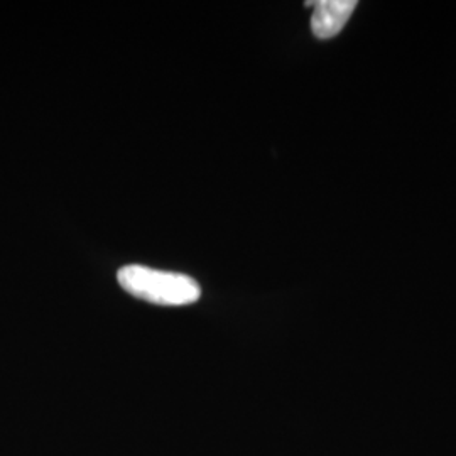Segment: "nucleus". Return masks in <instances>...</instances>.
<instances>
[{"instance_id": "2", "label": "nucleus", "mask_w": 456, "mask_h": 456, "mask_svg": "<svg viewBox=\"0 0 456 456\" xmlns=\"http://www.w3.org/2000/svg\"><path fill=\"white\" fill-rule=\"evenodd\" d=\"M314 5L311 16V31L318 39H330L340 34L350 16L354 14L357 2L355 0H320L306 2Z\"/></svg>"}, {"instance_id": "1", "label": "nucleus", "mask_w": 456, "mask_h": 456, "mask_svg": "<svg viewBox=\"0 0 456 456\" xmlns=\"http://www.w3.org/2000/svg\"><path fill=\"white\" fill-rule=\"evenodd\" d=\"M117 279L127 293L152 305L186 306L201 296V288L193 277L146 265H126L118 271Z\"/></svg>"}]
</instances>
